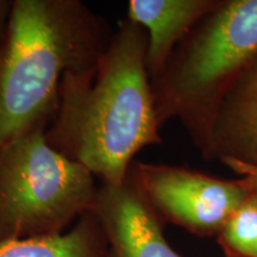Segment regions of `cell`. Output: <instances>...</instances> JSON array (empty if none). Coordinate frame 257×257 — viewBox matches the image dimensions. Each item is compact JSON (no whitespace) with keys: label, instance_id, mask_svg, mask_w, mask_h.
<instances>
[{"label":"cell","instance_id":"2","mask_svg":"<svg viewBox=\"0 0 257 257\" xmlns=\"http://www.w3.org/2000/svg\"><path fill=\"white\" fill-rule=\"evenodd\" d=\"M112 35L79 0H15L0 51V152L49 127L64 74L94 67Z\"/></svg>","mask_w":257,"mask_h":257},{"label":"cell","instance_id":"11","mask_svg":"<svg viewBox=\"0 0 257 257\" xmlns=\"http://www.w3.org/2000/svg\"><path fill=\"white\" fill-rule=\"evenodd\" d=\"M12 9H14V2L0 0V51L4 47L6 37H8Z\"/></svg>","mask_w":257,"mask_h":257},{"label":"cell","instance_id":"9","mask_svg":"<svg viewBox=\"0 0 257 257\" xmlns=\"http://www.w3.org/2000/svg\"><path fill=\"white\" fill-rule=\"evenodd\" d=\"M106 246L100 221L89 211L62 233L0 240V257H104Z\"/></svg>","mask_w":257,"mask_h":257},{"label":"cell","instance_id":"12","mask_svg":"<svg viewBox=\"0 0 257 257\" xmlns=\"http://www.w3.org/2000/svg\"><path fill=\"white\" fill-rule=\"evenodd\" d=\"M227 168L232 170L239 176H246L251 180L253 192L257 194V163L255 165H244V163H237V162H226L224 163Z\"/></svg>","mask_w":257,"mask_h":257},{"label":"cell","instance_id":"6","mask_svg":"<svg viewBox=\"0 0 257 257\" xmlns=\"http://www.w3.org/2000/svg\"><path fill=\"white\" fill-rule=\"evenodd\" d=\"M106 237L104 257H181L173 249L163 221L130 174L121 185H101L92 210Z\"/></svg>","mask_w":257,"mask_h":257},{"label":"cell","instance_id":"5","mask_svg":"<svg viewBox=\"0 0 257 257\" xmlns=\"http://www.w3.org/2000/svg\"><path fill=\"white\" fill-rule=\"evenodd\" d=\"M128 174L163 223L200 237L217 236L252 192L246 176L220 179L182 166L134 161Z\"/></svg>","mask_w":257,"mask_h":257},{"label":"cell","instance_id":"7","mask_svg":"<svg viewBox=\"0 0 257 257\" xmlns=\"http://www.w3.org/2000/svg\"><path fill=\"white\" fill-rule=\"evenodd\" d=\"M201 156L223 165L257 163V56L221 101Z\"/></svg>","mask_w":257,"mask_h":257},{"label":"cell","instance_id":"8","mask_svg":"<svg viewBox=\"0 0 257 257\" xmlns=\"http://www.w3.org/2000/svg\"><path fill=\"white\" fill-rule=\"evenodd\" d=\"M220 0H130L128 21L147 32V69L150 80L162 73L180 43Z\"/></svg>","mask_w":257,"mask_h":257},{"label":"cell","instance_id":"4","mask_svg":"<svg viewBox=\"0 0 257 257\" xmlns=\"http://www.w3.org/2000/svg\"><path fill=\"white\" fill-rule=\"evenodd\" d=\"M37 126L0 152V240L53 236L92 210L95 176Z\"/></svg>","mask_w":257,"mask_h":257},{"label":"cell","instance_id":"1","mask_svg":"<svg viewBox=\"0 0 257 257\" xmlns=\"http://www.w3.org/2000/svg\"><path fill=\"white\" fill-rule=\"evenodd\" d=\"M147 42L146 30L125 19L94 67L68 70L61 81L48 143L104 185L123 184L134 157L162 143Z\"/></svg>","mask_w":257,"mask_h":257},{"label":"cell","instance_id":"10","mask_svg":"<svg viewBox=\"0 0 257 257\" xmlns=\"http://www.w3.org/2000/svg\"><path fill=\"white\" fill-rule=\"evenodd\" d=\"M217 237L226 257H257V194L253 187Z\"/></svg>","mask_w":257,"mask_h":257},{"label":"cell","instance_id":"3","mask_svg":"<svg viewBox=\"0 0 257 257\" xmlns=\"http://www.w3.org/2000/svg\"><path fill=\"white\" fill-rule=\"evenodd\" d=\"M257 56V0H220L152 81L157 120L179 119L202 153L221 101Z\"/></svg>","mask_w":257,"mask_h":257}]
</instances>
